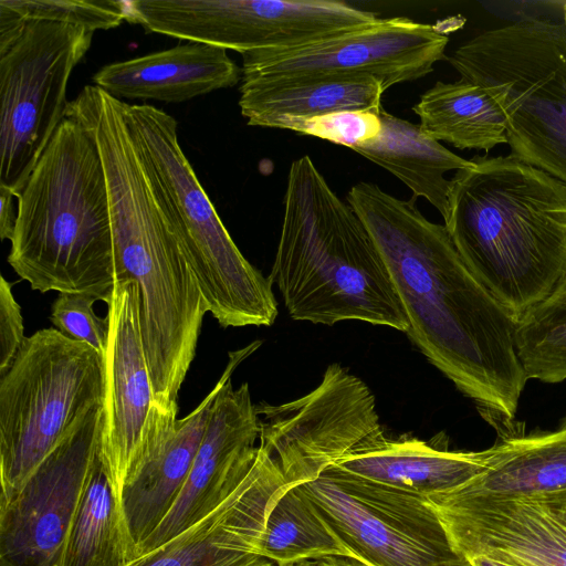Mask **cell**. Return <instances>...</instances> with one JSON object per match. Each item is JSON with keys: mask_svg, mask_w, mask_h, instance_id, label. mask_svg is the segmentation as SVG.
<instances>
[{"mask_svg": "<svg viewBox=\"0 0 566 566\" xmlns=\"http://www.w3.org/2000/svg\"><path fill=\"white\" fill-rule=\"evenodd\" d=\"M21 307L15 301L11 283L0 277V376L13 363L25 340Z\"/></svg>", "mask_w": 566, "mask_h": 566, "instance_id": "1f68e13d", "label": "cell"}, {"mask_svg": "<svg viewBox=\"0 0 566 566\" xmlns=\"http://www.w3.org/2000/svg\"><path fill=\"white\" fill-rule=\"evenodd\" d=\"M97 300L80 293H59L50 319L64 335L87 344L104 356L108 343L109 318L98 317L93 305Z\"/></svg>", "mask_w": 566, "mask_h": 566, "instance_id": "4dcf8cb0", "label": "cell"}, {"mask_svg": "<svg viewBox=\"0 0 566 566\" xmlns=\"http://www.w3.org/2000/svg\"><path fill=\"white\" fill-rule=\"evenodd\" d=\"M482 451H451L437 438L388 437L380 428L334 465L354 475L426 497L454 490L496 465L507 439Z\"/></svg>", "mask_w": 566, "mask_h": 566, "instance_id": "d6986e66", "label": "cell"}, {"mask_svg": "<svg viewBox=\"0 0 566 566\" xmlns=\"http://www.w3.org/2000/svg\"><path fill=\"white\" fill-rule=\"evenodd\" d=\"M281 566H368L367 564L363 563L361 560L348 557V556H339V555H333V556H324L319 558L314 559H305L300 562H294Z\"/></svg>", "mask_w": 566, "mask_h": 566, "instance_id": "836d02e7", "label": "cell"}, {"mask_svg": "<svg viewBox=\"0 0 566 566\" xmlns=\"http://www.w3.org/2000/svg\"><path fill=\"white\" fill-rule=\"evenodd\" d=\"M517 350L528 379H566V272L553 292L517 324Z\"/></svg>", "mask_w": 566, "mask_h": 566, "instance_id": "83f0119b", "label": "cell"}, {"mask_svg": "<svg viewBox=\"0 0 566 566\" xmlns=\"http://www.w3.org/2000/svg\"><path fill=\"white\" fill-rule=\"evenodd\" d=\"M222 384L223 376L188 416L176 421L157 454L125 486L123 509L138 552L177 501Z\"/></svg>", "mask_w": 566, "mask_h": 566, "instance_id": "44dd1931", "label": "cell"}, {"mask_svg": "<svg viewBox=\"0 0 566 566\" xmlns=\"http://www.w3.org/2000/svg\"><path fill=\"white\" fill-rule=\"evenodd\" d=\"M24 21L73 24L92 32L118 27L126 20L124 0H0Z\"/></svg>", "mask_w": 566, "mask_h": 566, "instance_id": "f1b7e54d", "label": "cell"}, {"mask_svg": "<svg viewBox=\"0 0 566 566\" xmlns=\"http://www.w3.org/2000/svg\"><path fill=\"white\" fill-rule=\"evenodd\" d=\"M13 197L10 189L0 185V238L1 240H11L17 214L13 211Z\"/></svg>", "mask_w": 566, "mask_h": 566, "instance_id": "d6a6232c", "label": "cell"}, {"mask_svg": "<svg viewBox=\"0 0 566 566\" xmlns=\"http://www.w3.org/2000/svg\"><path fill=\"white\" fill-rule=\"evenodd\" d=\"M471 160L451 179L444 227L518 324L566 272V184L511 154Z\"/></svg>", "mask_w": 566, "mask_h": 566, "instance_id": "3957f363", "label": "cell"}, {"mask_svg": "<svg viewBox=\"0 0 566 566\" xmlns=\"http://www.w3.org/2000/svg\"><path fill=\"white\" fill-rule=\"evenodd\" d=\"M565 424H566V421H565Z\"/></svg>", "mask_w": 566, "mask_h": 566, "instance_id": "8d00e7d4", "label": "cell"}, {"mask_svg": "<svg viewBox=\"0 0 566 566\" xmlns=\"http://www.w3.org/2000/svg\"><path fill=\"white\" fill-rule=\"evenodd\" d=\"M564 23H566V3L564 4Z\"/></svg>", "mask_w": 566, "mask_h": 566, "instance_id": "d590c367", "label": "cell"}, {"mask_svg": "<svg viewBox=\"0 0 566 566\" xmlns=\"http://www.w3.org/2000/svg\"><path fill=\"white\" fill-rule=\"evenodd\" d=\"M387 87L375 78L241 82L239 106L248 125L269 127L280 118H310L342 111L380 112Z\"/></svg>", "mask_w": 566, "mask_h": 566, "instance_id": "603a6c76", "label": "cell"}, {"mask_svg": "<svg viewBox=\"0 0 566 566\" xmlns=\"http://www.w3.org/2000/svg\"><path fill=\"white\" fill-rule=\"evenodd\" d=\"M295 321H361L408 333L388 268L367 228L310 156L290 167L279 245L270 275Z\"/></svg>", "mask_w": 566, "mask_h": 566, "instance_id": "277c9868", "label": "cell"}, {"mask_svg": "<svg viewBox=\"0 0 566 566\" xmlns=\"http://www.w3.org/2000/svg\"><path fill=\"white\" fill-rule=\"evenodd\" d=\"M381 129L373 139L352 150L381 166L401 180L416 197H423L441 213L449 216L451 179L448 171L472 165L442 146L420 125L381 111Z\"/></svg>", "mask_w": 566, "mask_h": 566, "instance_id": "7402d4cb", "label": "cell"}, {"mask_svg": "<svg viewBox=\"0 0 566 566\" xmlns=\"http://www.w3.org/2000/svg\"><path fill=\"white\" fill-rule=\"evenodd\" d=\"M448 61L501 107L511 155L566 184V23L531 19L491 29Z\"/></svg>", "mask_w": 566, "mask_h": 566, "instance_id": "52a82bcc", "label": "cell"}, {"mask_svg": "<svg viewBox=\"0 0 566 566\" xmlns=\"http://www.w3.org/2000/svg\"><path fill=\"white\" fill-rule=\"evenodd\" d=\"M8 263L31 289L112 300L115 287L109 199L98 148L65 117L24 188Z\"/></svg>", "mask_w": 566, "mask_h": 566, "instance_id": "5b68a950", "label": "cell"}, {"mask_svg": "<svg viewBox=\"0 0 566 566\" xmlns=\"http://www.w3.org/2000/svg\"><path fill=\"white\" fill-rule=\"evenodd\" d=\"M259 447L286 482L317 479L363 439L380 429L375 396L358 377L329 365L310 394L283 403L256 406Z\"/></svg>", "mask_w": 566, "mask_h": 566, "instance_id": "9a60e30c", "label": "cell"}, {"mask_svg": "<svg viewBox=\"0 0 566 566\" xmlns=\"http://www.w3.org/2000/svg\"><path fill=\"white\" fill-rule=\"evenodd\" d=\"M133 138L172 213L206 311L222 327L270 326L277 304L270 279L240 252L184 154L176 119L148 104H128Z\"/></svg>", "mask_w": 566, "mask_h": 566, "instance_id": "8992f818", "label": "cell"}, {"mask_svg": "<svg viewBox=\"0 0 566 566\" xmlns=\"http://www.w3.org/2000/svg\"><path fill=\"white\" fill-rule=\"evenodd\" d=\"M93 33L67 23L25 21L0 50V185L15 197L66 117L67 83Z\"/></svg>", "mask_w": 566, "mask_h": 566, "instance_id": "9c48e42d", "label": "cell"}, {"mask_svg": "<svg viewBox=\"0 0 566 566\" xmlns=\"http://www.w3.org/2000/svg\"><path fill=\"white\" fill-rule=\"evenodd\" d=\"M453 24L379 18L363 28L285 50L242 53L241 82L375 78L387 88L416 81L448 57Z\"/></svg>", "mask_w": 566, "mask_h": 566, "instance_id": "7c38bea8", "label": "cell"}, {"mask_svg": "<svg viewBox=\"0 0 566 566\" xmlns=\"http://www.w3.org/2000/svg\"><path fill=\"white\" fill-rule=\"evenodd\" d=\"M103 403L84 413L9 501L0 503V566H65L99 460Z\"/></svg>", "mask_w": 566, "mask_h": 566, "instance_id": "5bb4252c", "label": "cell"}, {"mask_svg": "<svg viewBox=\"0 0 566 566\" xmlns=\"http://www.w3.org/2000/svg\"><path fill=\"white\" fill-rule=\"evenodd\" d=\"M380 113L342 111L310 118L285 117L273 120L269 127L290 129L353 149L380 133Z\"/></svg>", "mask_w": 566, "mask_h": 566, "instance_id": "f546056e", "label": "cell"}, {"mask_svg": "<svg viewBox=\"0 0 566 566\" xmlns=\"http://www.w3.org/2000/svg\"><path fill=\"white\" fill-rule=\"evenodd\" d=\"M124 104L91 86L70 103L67 117L98 148L109 199L115 283L133 282L138 289L155 399L169 411L178 409L207 311L169 206L133 138Z\"/></svg>", "mask_w": 566, "mask_h": 566, "instance_id": "7a4b0ae2", "label": "cell"}, {"mask_svg": "<svg viewBox=\"0 0 566 566\" xmlns=\"http://www.w3.org/2000/svg\"><path fill=\"white\" fill-rule=\"evenodd\" d=\"M260 345L256 340L229 353L223 384L186 483L166 517L139 546V555L163 545L213 510L251 469L258 453L260 416L248 384L233 389L231 376Z\"/></svg>", "mask_w": 566, "mask_h": 566, "instance_id": "e0dca14e", "label": "cell"}, {"mask_svg": "<svg viewBox=\"0 0 566 566\" xmlns=\"http://www.w3.org/2000/svg\"><path fill=\"white\" fill-rule=\"evenodd\" d=\"M138 556L99 458L72 532L65 566H126Z\"/></svg>", "mask_w": 566, "mask_h": 566, "instance_id": "484cf974", "label": "cell"}, {"mask_svg": "<svg viewBox=\"0 0 566 566\" xmlns=\"http://www.w3.org/2000/svg\"><path fill=\"white\" fill-rule=\"evenodd\" d=\"M454 547L513 566H566V488L528 494L454 489L428 496Z\"/></svg>", "mask_w": 566, "mask_h": 566, "instance_id": "2e32d148", "label": "cell"}, {"mask_svg": "<svg viewBox=\"0 0 566 566\" xmlns=\"http://www.w3.org/2000/svg\"><path fill=\"white\" fill-rule=\"evenodd\" d=\"M104 403V358L50 327L27 337L0 376V503L22 488L72 426Z\"/></svg>", "mask_w": 566, "mask_h": 566, "instance_id": "ba28073f", "label": "cell"}, {"mask_svg": "<svg viewBox=\"0 0 566 566\" xmlns=\"http://www.w3.org/2000/svg\"><path fill=\"white\" fill-rule=\"evenodd\" d=\"M291 485L258 447L251 469L219 505L126 566H273L258 543L273 502Z\"/></svg>", "mask_w": 566, "mask_h": 566, "instance_id": "ac0fdd59", "label": "cell"}, {"mask_svg": "<svg viewBox=\"0 0 566 566\" xmlns=\"http://www.w3.org/2000/svg\"><path fill=\"white\" fill-rule=\"evenodd\" d=\"M412 111L428 135L459 149L488 153L507 144L506 118L501 107L485 90L463 78L437 82Z\"/></svg>", "mask_w": 566, "mask_h": 566, "instance_id": "cb8c5ba5", "label": "cell"}, {"mask_svg": "<svg viewBox=\"0 0 566 566\" xmlns=\"http://www.w3.org/2000/svg\"><path fill=\"white\" fill-rule=\"evenodd\" d=\"M258 551L277 566L333 555L354 557L297 485L285 489L273 502Z\"/></svg>", "mask_w": 566, "mask_h": 566, "instance_id": "4316f807", "label": "cell"}, {"mask_svg": "<svg viewBox=\"0 0 566 566\" xmlns=\"http://www.w3.org/2000/svg\"><path fill=\"white\" fill-rule=\"evenodd\" d=\"M507 439L505 457L492 469L457 488L490 494H528L566 488V424L554 432Z\"/></svg>", "mask_w": 566, "mask_h": 566, "instance_id": "d4e9b609", "label": "cell"}, {"mask_svg": "<svg viewBox=\"0 0 566 566\" xmlns=\"http://www.w3.org/2000/svg\"><path fill=\"white\" fill-rule=\"evenodd\" d=\"M241 74L226 49L190 42L104 65L92 80L120 101L180 103L232 87Z\"/></svg>", "mask_w": 566, "mask_h": 566, "instance_id": "ffe728a7", "label": "cell"}, {"mask_svg": "<svg viewBox=\"0 0 566 566\" xmlns=\"http://www.w3.org/2000/svg\"><path fill=\"white\" fill-rule=\"evenodd\" d=\"M472 566H513L504 562L492 559L489 557L478 556L469 559Z\"/></svg>", "mask_w": 566, "mask_h": 566, "instance_id": "e575fe53", "label": "cell"}, {"mask_svg": "<svg viewBox=\"0 0 566 566\" xmlns=\"http://www.w3.org/2000/svg\"><path fill=\"white\" fill-rule=\"evenodd\" d=\"M134 19L147 33L242 54L302 46L363 28L379 17L334 0H140Z\"/></svg>", "mask_w": 566, "mask_h": 566, "instance_id": "8fae6325", "label": "cell"}, {"mask_svg": "<svg viewBox=\"0 0 566 566\" xmlns=\"http://www.w3.org/2000/svg\"><path fill=\"white\" fill-rule=\"evenodd\" d=\"M346 199L388 268L409 338L494 427L512 423L528 380L517 323L469 269L447 228L413 200L370 182L354 185Z\"/></svg>", "mask_w": 566, "mask_h": 566, "instance_id": "6da1fadb", "label": "cell"}, {"mask_svg": "<svg viewBox=\"0 0 566 566\" xmlns=\"http://www.w3.org/2000/svg\"><path fill=\"white\" fill-rule=\"evenodd\" d=\"M107 315L99 458L123 507L125 486L163 447L178 420V409L164 410L155 399L135 283H115Z\"/></svg>", "mask_w": 566, "mask_h": 566, "instance_id": "4fadbf2b", "label": "cell"}, {"mask_svg": "<svg viewBox=\"0 0 566 566\" xmlns=\"http://www.w3.org/2000/svg\"><path fill=\"white\" fill-rule=\"evenodd\" d=\"M297 486L354 557L368 566H472L423 495L334 464Z\"/></svg>", "mask_w": 566, "mask_h": 566, "instance_id": "30bf717a", "label": "cell"}]
</instances>
